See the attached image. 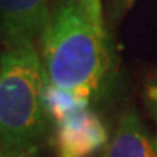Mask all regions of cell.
<instances>
[{"instance_id":"cell-1","label":"cell","mask_w":157,"mask_h":157,"mask_svg":"<svg viewBox=\"0 0 157 157\" xmlns=\"http://www.w3.org/2000/svg\"><path fill=\"white\" fill-rule=\"evenodd\" d=\"M39 40L48 83L87 99L98 93L111 67L103 18L82 0H59Z\"/></svg>"},{"instance_id":"cell-2","label":"cell","mask_w":157,"mask_h":157,"mask_svg":"<svg viewBox=\"0 0 157 157\" xmlns=\"http://www.w3.org/2000/svg\"><path fill=\"white\" fill-rule=\"evenodd\" d=\"M47 74L34 45L5 50L0 58V147L39 149L47 132Z\"/></svg>"},{"instance_id":"cell-3","label":"cell","mask_w":157,"mask_h":157,"mask_svg":"<svg viewBox=\"0 0 157 157\" xmlns=\"http://www.w3.org/2000/svg\"><path fill=\"white\" fill-rule=\"evenodd\" d=\"M48 18V0H0V44L6 50L34 45Z\"/></svg>"},{"instance_id":"cell-4","label":"cell","mask_w":157,"mask_h":157,"mask_svg":"<svg viewBox=\"0 0 157 157\" xmlns=\"http://www.w3.org/2000/svg\"><path fill=\"white\" fill-rule=\"evenodd\" d=\"M108 140L106 125L88 108L56 122V157H90L106 146Z\"/></svg>"},{"instance_id":"cell-5","label":"cell","mask_w":157,"mask_h":157,"mask_svg":"<svg viewBox=\"0 0 157 157\" xmlns=\"http://www.w3.org/2000/svg\"><path fill=\"white\" fill-rule=\"evenodd\" d=\"M103 157H155L154 146L135 109H127L120 116Z\"/></svg>"},{"instance_id":"cell-6","label":"cell","mask_w":157,"mask_h":157,"mask_svg":"<svg viewBox=\"0 0 157 157\" xmlns=\"http://www.w3.org/2000/svg\"><path fill=\"white\" fill-rule=\"evenodd\" d=\"M88 103L90 99L78 96L74 91L55 87L47 80L44 90V108L47 112V117L53 119L55 122H59V120L66 119L67 116L80 109H87Z\"/></svg>"},{"instance_id":"cell-7","label":"cell","mask_w":157,"mask_h":157,"mask_svg":"<svg viewBox=\"0 0 157 157\" xmlns=\"http://www.w3.org/2000/svg\"><path fill=\"white\" fill-rule=\"evenodd\" d=\"M144 103L151 114V117L157 122V72L151 74L144 85Z\"/></svg>"},{"instance_id":"cell-8","label":"cell","mask_w":157,"mask_h":157,"mask_svg":"<svg viewBox=\"0 0 157 157\" xmlns=\"http://www.w3.org/2000/svg\"><path fill=\"white\" fill-rule=\"evenodd\" d=\"M0 157H40L39 149H8L0 147Z\"/></svg>"},{"instance_id":"cell-9","label":"cell","mask_w":157,"mask_h":157,"mask_svg":"<svg viewBox=\"0 0 157 157\" xmlns=\"http://www.w3.org/2000/svg\"><path fill=\"white\" fill-rule=\"evenodd\" d=\"M85 6L90 10L91 15H95L96 18H103V8H101V0H82Z\"/></svg>"},{"instance_id":"cell-10","label":"cell","mask_w":157,"mask_h":157,"mask_svg":"<svg viewBox=\"0 0 157 157\" xmlns=\"http://www.w3.org/2000/svg\"><path fill=\"white\" fill-rule=\"evenodd\" d=\"M112 3H114V11L116 13H122V11H125L128 6H130L132 3H133V0H112Z\"/></svg>"},{"instance_id":"cell-11","label":"cell","mask_w":157,"mask_h":157,"mask_svg":"<svg viewBox=\"0 0 157 157\" xmlns=\"http://www.w3.org/2000/svg\"><path fill=\"white\" fill-rule=\"evenodd\" d=\"M152 146H154V151H155V154H157V135H155V138H154V141H152Z\"/></svg>"},{"instance_id":"cell-12","label":"cell","mask_w":157,"mask_h":157,"mask_svg":"<svg viewBox=\"0 0 157 157\" xmlns=\"http://www.w3.org/2000/svg\"><path fill=\"white\" fill-rule=\"evenodd\" d=\"M0 58H2V55H0Z\"/></svg>"},{"instance_id":"cell-13","label":"cell","mask_w":157,"mask_h":157,"mask_svg":"<svg viewBox=\"0 0 157 157\" xmlns=\"http://www.w3.org/2000/svg\"><path fill=\"white\" fill-rule=\"evenodd\" d=\"M155 157H157V155H155Z\"/></svg>"}]
</instances>
